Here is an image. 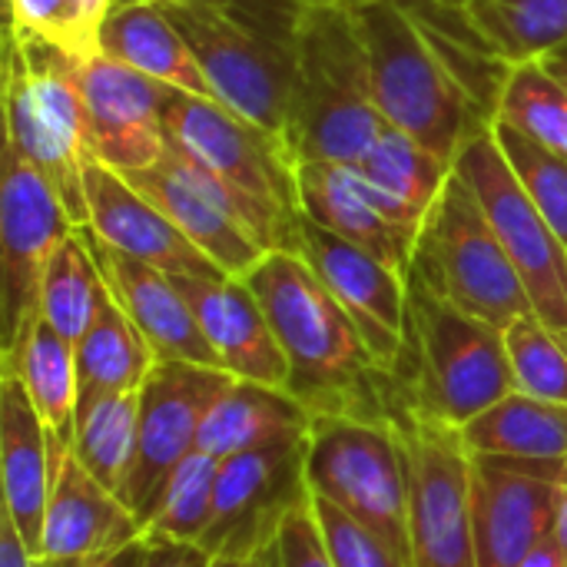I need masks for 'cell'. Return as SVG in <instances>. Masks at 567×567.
Returning <instances> with one entry per match:
<instances>
[{
    "label": "cell",
    "instance_id": "cell-2",
    "mask_svg": "<svg viewBox=\"0 0 567 567\" xmlns=\"http://www.w3.org/2000/svg\"><path fill=\"white\" fill-rule=\"evenodd\" d=\"M163 123L169 146L216 179L266 252H296L302 223L296 189L299 159L279 136L243 120L213 96L176 86L166 93Z\"/></svg>",
    "mask_w": 567,
    "mask_h": 567
},
{
    "label": "cell",
    "instance_id": "cell-37",
    "mask_svg": "<svg viewBox=\"0 0 567 567\" xmlns=\"http://www.w3.org/2000/svg\"><path fill=\"white\" fill-rule=\"evenodd\" d=\"M492 136L502 146L508 166L515 169L525 193L535 199V206L545 213V219L555 226V233L567 246V159L545 150L542 143L528 140L508 123H492Z\"/></svg>",
    "mask_w": 567,
    "mask_h": 567
},
{
    "label": "cell",
    "instance_id": "cell-23",
    "mask_svg": "<svg viewBox=\"0 0 567 567\" xmlns=\"http://www.w3.org/2000/svg\"><path fill=\"white\" fill-rule=\"evenodd\" d=\"M70 445L50 435L33 409L23 382L0 372V472H3V512L17 525L30 558L40 551L43 515L50 488Z\"/></svg>",
    "mask_w": 567,
    "mask_h": 567
},
{
    "label": "cell",
    "instance_id": "cell-7",
    "mask_svg": "<svg viewBox=\"0 0 567 567\" xmlns=\"http://www.w3.org/2000/svg\"><path fill=\"white\" fill-rule=\"evenodd\" d=\"M7 146H13L63 199L70 219L86 226L83 173L96 159L80 86V60L43 40H7L3 73Z\"/></svg>",
    "mask_w": 567,
    "mask_h": 567
},
{
    "label": "cell",
    "instance_id": "cell-42",
    "mask_svg": "<svg viewBox=\"0 0 567 567\" xmlns=\"http://www.w3.org/2000/svg\"><path fill=\"white\" fill-rule=\"evenodd\" d=\"M0 567H30V551L7 512L0 515Z\"/></svg>",
    "mask_w": 567,
    "mask_h": 567
},
{
    "label": "cell",
    "instance_id": "cell-1",
    "mask_svg": "<svg viewBox=\"0 0 567 567\" xmlns=\"http://www.w3.org/2000/svg\"><path fill=\"white\" fill-rule=\"evenodd\" d=\"M289 362L286 392L312 415L385 422L399 379L365 346L359 326L322 286L312 266L289 249L266 252L246 276Z\"/></svg>",
    "mask_w": 567,
    "mask_h": 567
},
{
    "label": "cell",
    "instance_id": "cell-38",
    "mask_svg": "<svg viewBox=\"0 0 567 567\" xmlns=\"http://www.w3.org/2000/svg\"><path fill=\"white\" fill-rule=\"evenodd\" d=\"M312 512L336 567H409L372 528H365L332 502L312 495Z\"/></svg>",
    "mask_w": 567,
    "mask_h": 567
},
{
    "label": "cell",
    "instance_id": "cell-10",
    "mask_svg": "<svg viewBox=\"0 0 567 567\" xmlns=\"http://www.w3.org/2000/svg\"><path fill=\"white\" fill-rule=\"evenodd\" d=\"M306 485L372 528L412 567L409 478L389 422L352 415H312L306 439Z\"/></svg>",
    "mask_w": 567,
    "mask_h": 567
},
{
    "label": "cell",
    "instance_id": "cell-16",
    "mask_svg": "<svg viewBox=\"0 0 567 567\" xmlns=\"http://www.w3.org/2000/svg\"><path fill=\"white\" fill-rule=\"evenodd\" d=\"M296 252L359 326L375 362L395 375L409 332V276L306 216L299 223Z\"/></svg>",
    "mask_w": 567,
    "mask_h": 567
},
{
    "label": "cell",
    "instance_id": "cell-35",
    "mask_svg": "<svg viewBox=\"0 0 567 567\" xmlns=\"http://www.w3.org/2000/svg\"><path fill=\"white\" fill-rule=\"evenodd\" d=\"M219 465L206 452H193L166 482L159 505L143 528L150 542H186L199 545L209 522H213V505H216V482H219Z\"/></svg>",
    "mask_w": 567,
    "mask_h": 567
},
{
    "label": "cell",
    "instance_id": "cell-3",
    "mask_svg": "<svg viewBox=\"0 0 567 567\" xmlns=\"http://www.w3.org/2000/svg\"><path fill=\"white\" fill-rule=\"evenodd\" d=\"M385 126L346 0H309L292 47L289 146L296 159L355 166Z\"/></svg>",
    "mask_w": 567,
    "mask_h": 567
},
{
    "label": "cell",
    "instance_id": "cell-44",
    "mask_svg": "<svg viewBox=\"0 0 567 567\" xmlns=\"http://www.w3.org/2000/svg\"><path fill=\"white\" fill-rule=\"evenodd\" d=\"M558 551H561V561L567 567V462L561 478H558V505H555V532H551Z\"/></svg>",
    "mask_w": 567,
    "mask_h": 567
},
{
    "label": "cell",
    "instance_id": "cell-22",
    "mask_svg": "<svg viewBox=\"0 0 567 567\" xmlns=\"http://www.w3.org/2000/svg\"><path fill=\"white\" fill-rule=\"evenodd\" d=\"M83 189L86 226L116 252L166 276H226L143 193H136L123 173L93 159L83 173Z\"/></svg>",
    "mask_w": 567,
    "mask_h": 567
},
{
    "label": "cell",
    "instance_id": "cell-49",
    "mask_svg": "<svg viewBox=\"0 0 567 567\" xmlns=\"http://www.w3.org/2000/svg\"><path fill=\"white\" fill-rule=\"evenodd\" d=\"M209 567H256L252 558H213Z\"/></svg>",
    "mask_w": 567,
    "mask_h": 567
},
{
    "label": "cell",
    "instance_id": "cell-33",
    "mask_svg": "<svg viewBox=\"0 0 567 567\" xmlns=\"http://www.w3.org/2000/svg\"><path fill=\"white\" fill-rule=\"evenodd\" d=\"M106 299H110V289L103 282V272L93 252L86 249L80 229H73V236L60 243V249L53 252L47 266L43 289H40V316L66 342L76 346Z\"/></svg>",
    "mask_w": 567,
    "mask_h": 567
},
{
    "label": "cell",
    "instance_id": "cell-26",
    "mask_svg": "<svg viewBox=\"0 0 567 567\" xmlns=\"http://www.w3.org/2000/svg\"><path fill=\"white\" fill-rule=\"evenodd\" d=\"M96 50L110 60H120L146 73L150 80H159L196 96H213V86L199 60L193 56L186 37L176 30L159 0H133L113 7L100 27Z\"/></svg>",
    "mask_w": 567,
    "mask_h": 567
},
{
    "label": "cell",
    "instance_id": "cell-45",
    "mask_svg": "<svg viewBox=\"0 0 567 567\" xmlns=\"http://www.w3.org/2000/svg\"><path fill=\"white\" fill-rule=\"evenodd\" d=\"M522 567H565V561H561V551H558V545H555V538L542 542V545L535 548V555H532V558H528Z\"/></svg>",
    "mask_w": 567,
    "mask_h": 567
},
{
    "label": "cell",
    "instance_id": "cell-12",
    "mask_svg": "<svg viewBox=\"0 0 567 567\" xmlns=\"http://www.w3.org/2000/svg\"><path fill=\"white\" fill-rule=\"evenodd\" d=\"M233 382L229 372L193 362H156L140 385L136 455L123 482V505L146 528L169 475L199 449V429L213 402Z\"/></svg>",
    "mask_w": 567,
    "mask_h": 567
},
{
    "label": "cell",
    "instance_id": "cell-27",
    "mask_svg": "<svg viewBox=\"0 0 567 567\" xmlns=\"http://www.w3.org/2000/svg\"><path fill=\"white\" fill-rule=\"evenodd\" d=\"M0 372H10L23 382L33 409L40 412L50 435L73 445L80 379H76V349L66 342L43 316L0 355Z\"/></svg>",
    "mask_w": 567,
    "mask_h": 567
},
{
    "label": "cell",
    "instance_id": "cell-48",
    "mask_svg": "<svg viewBox=\"0 0 567 567\" xmlns=\"http://www.w3.org/2000/svg\"><path fill=\"white\" fill-rule=\"evenodd\" d=\"M90 561H70V558H30V567H86Z\"/></svg>",
    "mask_w": 567,
    "mask_h": 567
},
{
    "label": "cell",
    "instance_id": "cell-36",
    "mask_svg": "<svg viewBox=\"0 0 567 567\" xmlns=\"http://www.w3.org/2000/svg\"><path fill=\"white\" fill-rule=\"evenodd\" d=\"M505 349L518 392L567 405V342L558 332L528 312L505 329Z\"/></svg>",
    "mask_w": 567,
    "mask_h": 567
},
{
    "label": "cell",
    "instance_id": "cell-30",
    "mask_svg": "<svg viewBox=\"0 0 567 567\" xmlns=\"http://www.w3.org/2000/svg\"><path fill=\"white\" fill-rule=\"evenodd\" d=\"M140 392H80L70 452L113 495L123 492L136 455Z\"/></svg>",
    "mask_w": 567,
    "mask_h": 567
},
{
    "label": "cell",
    "instance_id": "cell-43",
    "mask_svg": "<svg viewBox=\"0 0 567 567\" xmlns=\"http://www.w3.org/2000/svg\"><path fill=\"white\" fill-rule=\"evenodd\" d=\"M146 551H150V542H146V535H143V538H136V542H130V545H123V548L103 555V558H93L86 567H143Z\"/></svg>",
    "mask_w": 567,
    "mask_h": 567
},
{
    "label": "cell",
    "instance_id": "cell-47",
    "mask_svg": "<svg viewBox=\"0 0 567 567\" xmlns=\"http://www.w3.org/2000/svg\"><path fill=\"white\" fill-rule=\"evenodd\" d=\"M120 3H133V0H116L113 7H120ZM176 3H193V7H213V10H229L236 0H176Z\"/></svg>",
    "mask_w": 567,
    "mask_h": 567
},
{
    "label": "cell",
    "instance_id": "cell-41",
    "mask_svg": "<svg viewBox=\"0 0 567 567\" xmlns=\"http://www.w3.org/2000/svg\"><path fill=\"white\" fill-rule=\"evenodd\" d=\"M116 0H70L73 7V20H76V33H80V43L86 50V56H96V40H100V27L103 20L110 17Z\"/></svg>",
    "mask_w": 567,
    "mask_h": 567
},
{
    "label": "cell",
    "instance_id": "cell-18",
    "mask_svg": "<svg viewBox=\"0 0 567 567\" xmlns=\"http://www.w3.org/2000/svg\"><path fill=\"white\" fill-rule=\"evenodd\" d=\"M80 86L96 163L116 173H133L163 159L169 150L163 123L166 83L96 53L80 63Z\"/></svg>",
    "mask_w": 567,
    "mask_h": 567
},
{
    "label": "cell",
    "instance_id": "cell-25",
    "mask_svg": "<svg viewBox=\"0 0 567 567\" xmlns=\"http://www.w3.org/2000/svg\"><path fill=\"white\" fill-rule=\"evenodd\" d=\"M312 429V412L286 389L233 379L199 429V452L229 462L246 452L302 442Z\"/></svg>",
    "mask_w": 567,
    "mask_h": 567
},
{
    "label": "cell",
    "instance_id": "cell-5",
    "mask_svg": "<svg viewBox=\"0 0 567 567\" xmlns=\"http://www.w3.org/2000/svg\"><path fill=\"white\" fill-rule=\"evenodd\" d=\"M395 379L422 412L465 425L518 392L505 332L409 276V332Z\"/></svg>",
    "mask_w": 567,
    "mask_h": 567
},
{
    "label": "cell",
    "instance_id": "cell-6",
    "mask_svg": "<svg viewBox=\"0 0 567 567\" xmlns=\"http://www.w3.org/2000/svg\"><path fill=\"white\" fill-rule=\"evenodd\" d=\"M365 47L372 93L389 126L439 159L455 163L465 140L488 123L475 113L422 27L399 0H346Z\"/></svg>",
    "mask_w": 567,
    "mask_h": 567
},
{
    "label": "cell",
    "instance_id": "cell-9",
    "mask_svg": "<svg viewBox=\"0 0 567 567\" xmlns=\"http://www.w3.org/2000/svg\"><path fill=\"white\" fill-rule=\"evenodd\" d=\"M409 478L412 567H475L472 452L458 425L422 412L395 392L385 415Z\"/></svg>",
    "mask_w": 567,
    "mask_h": 567
},
{
    "label": "cell",
    "instance_id": "cell-14",
    "mask_svg": "<svg viewBox=\"0 0 567 567\" xmlns=\"http://www.w3.org/2000/svg\"><path fill=\"white\" fill-rule=\"evenodd\" d=\"M306 439L219 465L213 522L199 542L213 558H256L276 545L282 522L309 502Z\"/></svg>",
    "mask_w": 567,
    "mask_h": 567
},
{
    "label": "cell",
    "instance_id": "cell-39",
    "mask_svg": "<svg viewBox=\"0 0 567 567\" xmlns=\"http://www.w3.org/2000/svg\"><path fill=\"white\" fill-rule=\"evenodd\" d=\"M276 558L279 567H336L312 512V495L282 522L276 535Z\"/></svg>",
    "mask_w": 567,
    "mask_h": 567
},
{
    "label": "cell",
    "instance_id": "cell-20",
    "mask_svg": "<svg viewBox=\"0 0 567 567\" xmlns=\"http://www.w3.org/2000/svg\"><path fill=\"white\" fill-rule=\"evenodd\" d=\"M76 229L86 249L93 252L113 302L143 332L156 362H193V365L219 369V359L206 342L186 296L176 289L173 276L116 252L90 226H76Z\"/></svg>",
    "mask_w": 567,
    "mask_h": 567
},
{
    "label": "cell",
    "instance_id": "cell-29",
    "mask_svg": "<svg viewBox=\"0 0 567 567\" xmlns=\"http://www.w3.org/2000/svg\"><path fill=\"white\" fill-rule=\"evenodd\" d=\"M505 66L542 60L567 40V0H449Z\"/></svg>",
    "mask_w": 567,
    "mask_h": 567
},
{
    "label": "cell",
    "instance_id": "cell-32",
    "mask_svg": "<svg viewBox=\"0 0 567 567\" xmlns=\"http://www.w3.org/2000/svg\"><path fill=\"white\" fill-rule=\"evenodd\" d=\"M76 349L80 392H140L156 355L133 319L113 302H103Z\"/></svg>",
    "mask_w": 567,
    "mask_h": 567
},
{
    "label": "cell",
    "instance_id": "cell-24",
    "mask_svg": "<svg viewBox=\"0 0 567 567\" xmlns=\"http://www.w3.org/2000/svg\"><path fill=\"white\" fill-rule=\"evenodd\" d=\"M143 538V525L123 505L120 495L106 492L73 452H66L56 482L50 488L40 551L33 558H70L93 561L130 542Z\"/></svg>",
    "mask_w": 567,
    "mask_h": 567
},
{
    "label": "cell",
    "instance_id": "cell-31",
    "mask_svg": "<svg viewBox=\"0 0 567 567\" xmlns=\"http://www.w3.org/2000/svg\"><path fill=\"white\" fill-rule=\"evenodd\" d=\"M352 169L419 226L452 176V163L439 159L432 150L395 126H385V133Z\"/></svg>",
    "mask_w": 567,
    "mask_h": 567
},
{
    "label": "cell",
    "instance_id": "cell-11",
    "mask_svg": "<svg viewBox=\"0 0 567 567\" xmlns=\"http://www.w3.org/2000/svg\"><path fill=\"white\" fill-rule=\"evenodd\" d=\"M452 169L485 206L505 252L512 256L535 316L567 342V246L518 183L492 126L472 133Z\"/></svg>",
    "mask_w": 567,
    "mask_h": 567
},
{
    "label": "cell",
    "instance_id": "cell-17",
    "mask_svg": "<svg viewBox=\"0 0 567 567\" xmlns=\"http://www.w3.org/2000/svg\"><path fill=\"white\" fill-rule=\"evenodd\" d=\"M123 176L226 276L243 279L266 256L246 229L236 203L216 186V179H209L173 146L153 166Z\"/></svg>",
    "mask_w": 567,
    "mask_h": 567
},
{
    "label": "cell",
    "instance_id": "cell-40",
    "mask_svg": "<svg viewBox=\"0 0 567 567\" xmlns=\"http://www.w3.org/2000/svg\"><path fill=\"white\" fill-rule=\"evenodd\" d=\"M150 542V538H146ZM213 555L203 545L186 542H150L143 567H209Z\"/></svg>",
    "mask_w": 567,
    "mask_h": 567
},
{
    "label": "cell",
    "instance_id": "cell-13",
    "mask_svg": "<svg viewBox=\"0 0 567 567\" xmlns=\"http://www.w3.org/2000/svg\"><path fill=\"white\" fill-rule=\"evenodd\" d=\"M56 189L3 143L0 179V349L7 352L40 316V289L60 243L73 236Z\"/></svg>",
    "mask_w": 567,
    "mask_h": 567
},
{
    "label": "cell",
    "instance_id": "cell-4",
    "mask_svg": "<svg viewBox=\"0 0 567 567\" xmlns=\"http://www.w3.org/2000/svg\"><path fill=\"white\" fill-rule=\"evenodd\" d=\"M159 3L186 37L213 96L289 146L292 47L309 0H236L229 10Z\"/></svg>",
    "mask_w": 567,
    "mask_h": 567
},
{
    "label": "cell",
    "instance_id": "cell-8",
    "mask_svg": "<svg viewBox=\"0 0 567 567\" xmlns=\"http://www.w3.org/2000/svg\"><path fill=\"white\" fill-rule=\"evenodd\" d=\"M409 276L502 332L535 312L485 206L455 169L425 213Z\"/></svg>",
    "mask_w": 567,
    "mask_h": 567
},
{
    "label": "cell",
    "instance_id": "cell-15",
    "mask_svg": "<svg viewBox=\"0 0 567 567\" xmlns=\"http://www.w3.org/2000/svg\"><path fill=\"white\" fill-rule=\"evenodd\" d=\"M565 462L472 455L475 567H522L551 538Z\"/></svg>",
    "mask_w": 567,
    "mask_h": 567
},
{
    "label": "cell",
    "instance_id": "cell-28",
    "mask_svg": "<svg viewBox=\"0 0 567 567\" xmlns=\"http://www.w3.org/2000/svg\"><path fill=\"white\" fill-rule=\"evenodd\" d=\"M462 439L472 455L565 462L567 458V405L512 392L488 412L462 425Z\"/></svg>",
    "mask_w": 567,
    "mask_h": 567
},
{
    "label": "cell",
    "instance_id": "cell-19",
    "mask_svg": "<svg viewBox=\"0 0 567 567\" xmlns=\"http://www.w3.org/2000/svg\"><path fill=\"white\" fill-rule=\"evenodd\" d=\"M296 189L306 219L369 249L402 276L412 272L422 226L392 206L352 166L332 159H302L296 166Z\"/></svg>",
    "mask_w": 567,
    "mask_h": 567
},
{
    "label": "cell",
    "instance_id": "cell-34",
    "mask_svg": "<svg viewBox=\"0 0 567 567\" xmlns=\"http://www.w3.org/2000/svg\"><path fill=\"white\" fill-rule=\"evenodd\" d=\"M495 120L567 159V83L545 66V60L512 66Z\"/></svg>",
    "mask_w": 567,
    "mask_h": 567
},
{
    "label": "cell",
    "instance_id": "cell-21",
    "mask_svg": "<svg viewBox=\"0 0 567 567\" xmlns=\"http://www.w3.org/2000/svg\"><path fill=\"white\" fill-rule=\"evenodd\" d=\"M196 322L213 346L219 369L233 379L286 389L289 362L246 279L236 276H173Z\"/></svg>",
    "mask_w": 567,
    "mask_h": 567
},
{
    "label": "cell",
    "instance_id": "cell-46",
    "mask_svg": "<svg viewBox=\"0 0 567 567\" xmlns=\"http://www.w3.org/2000/svg\"><path fill=\"white\" fill-rule=\"evenodd\" d=\"M542 60H545V66H548L558 80H565L567 83V40L561 47H555L551 53H545Z\"/></svg>",
    "mask_w": 567,
    "mask_h": 567
}]
</instances>
